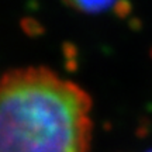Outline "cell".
I'll list each match as a JSON object with an SVG mask.
<instances>
[{
	"label": "cell",
	"mask_w": 152,
	"mask_h": 152,
	"mask_svg": "<svg viewBox=\"0 0 152 152\" xmlns=\"http://www.w3.org/2000/svg\"><path fill=\"white\" fill-rule=\"evenodd\" d=\"M92 100L42 66L0 79V152H90Z\"/></svg>",
	"instance_id": "1"
},
{
	"label": "cell",
	"mask_w": 152,
	"mask_h": 152,
	"mask_svg": "<svg viewBox=\"0 0 152 152\" xmlns=\"http://www.w3.org/2000/svg\"><path fill=\"white\" fill-rule=\"evenodd\" d=\"M147 152H152V149H151V151H147Z\"/></svg>",
	"instance_id": "3"
},
{
	"label": "cell",
	"mask_w": 152,
	"mask_h": 152,
	"mask_svg": "<svg viewBox=\"0 0 152 152\" xmlns=\"http://www.w3.org/2000/svg\"><path fill=\"white\" fill-rule=\"evenodd\" d=\"M68 6L83 13H102L110 9L115 0H64Z\"/></svg>",
	"instance_id": "2"
}]
</instances>
